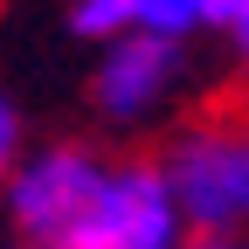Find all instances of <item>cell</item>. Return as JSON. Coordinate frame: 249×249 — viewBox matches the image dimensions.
<instances>
[{
	"mask_svg": "<svg viewBox=\"0 0 249 249\" xmlns=\"http://www.w3.org/2000/svg\"><path fill=\"white\" fill-rule=\"evenodd\" d=\"M187 229L249 235V104H208L160 152Z\"/></svg>",
	"mask_w": 249,
	"mask_h": 249,
	"instance_id": "1",
	"label": "cell"
},
{
	"mask_svg": "<svg viewBox=\"0 0 249 249\" xmlns=\"http://www.w3.org/2000/svg\"><path fill=\"white\" fill-rule=\"evenodd\" d=\"M180 235H187V214L173 201L160 160H104L62 249H173Z\"/></svg>",
	"mask_w": 249,
	"mask_h": 249,
	"instance_id": "2",
	"label": "cell"
},
{
	"mask_svg": "<svg viewBox=\"0 0 249 249\" xmlns=\"http://www.w3.org/2000/svg\"><path fill=\"white\" fill-rule=\"evenodd\" d=\"M104 173V152H90L76 139H55L21 152L14 173L0 180V201H7V229L35 249H62V235L76 229V214L90 201V187Z\"/></svg>",
	"mask_w": 249,
	"mask_h": 249,
	"instance_id": "3",
	"label": "cell"
},
{
	"mask_svg": "<svg viewBox=\"0 0 249 249\" xmlns=\"http://www.w3.org/2000/svg\"><path fill=\"white\" fill-rule=\"evenodd\" d=\"M180 76H187V42L139 21V28L104 35V55H97V70H90V104H97L104 124L139 132V124H152L173 104Z\"/></svg>",
	"mask_w": 249,
	"mask_h": 249,
	"instance_id": "4",
	"label": "cell"
},
{
	"mask_svg": "<svg viewBox=\"0 0 249 249\" xmlns=\"http://www.w3.org/2000/svg\"><path fill=\"white\" fill-rule=\"evenodd\" d=\"M235 7L242 0H145V28H166V35L194 42V35H222Z\"/></svg>",
	"mask_w": 249,
	"mask_h": 249,
	"instance_id": "5",
	"label": "cell"
},
{
	"mask_svg": "<svg viewBox=\"0 0 249 249\" xmlns=\"http://www.w3.org/2000/svg\"><path fill=\"white\" fill-rule=\"evenodd\" d=\"M145 21V0H70V28L90 42L118 35V28H139Z\"/></svg>",
	"mask_w": 249,
	"mask_h": 249,
	"instance_id": "6",
	"label": "cell"
},
{
	"mask_svg": "<svg viewBox=\"0 0 249 249\" xmlns=\"http://www.w3.org/2000/svg\"><path fill=\"white\" fill-rule=\"evenodd\" d=\"M28 152V118H21V104L0 90V180L14 173V160Z\"/></svg>",
	"mask_w": 249,
	"mask_h": 249,
	"instance_id": "7",
	"label": "cell"
},
{
	"mask_svg": "<svg viewBox=\"0 0 249 249\" xmlns=\"http://www.w3.org/2000/svg\"><path fill=\"white\" fill-rule=\"evenodd\" d=\"M173 249H249V235H208V229H187Z\"/></svg>",
	"mask_w": 249,
	"mask_h": 249,
	"instance_id": "8",
	"label": "cell"
},
{
	"mask_svg": "<svg viewBox=\"0 0 249 249\" xmlns=\"http://www.w3.org/2000/svg\"><path fill=\"white\" fill-rule=\"evenodd\" d=\"M222 35H229V49L242 55V70H249V0H242L235 14H229V28H222Z\"/></svg>",
	"mask_w": 249,
	"mask_h": 249,
	"instance_id": "9",
	"label": "cell"
},
{
	"mask_svg": "<svg viewBox=\"0 0 249 249\" xmlns=\"http://www.w3.org/2000/svg\"><path fill=\"white\" fill-rule=\"evenodd\" d=\"M21 249H35V242H21Z\"/></svg>",
	"mask_w": 249,
	"mask_h": 249,
	"instance_id": "10",
	"label": "cell"
}]
</instances>
